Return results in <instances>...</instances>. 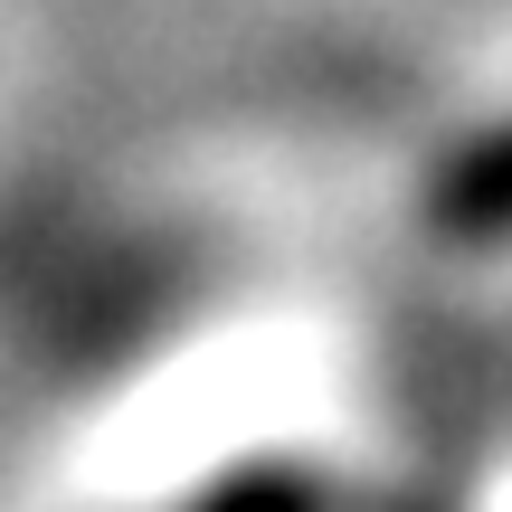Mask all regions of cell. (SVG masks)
Segmentation results:
<instances>
[{
  "label": "cell",
  "instance_id": "obj_1",
  "mask_svg": "<svg viewBox=\"0 0 512 512\" xmlns=\"http://www.w3.org/2000/svg\"><path fill=\"white\" fill-rule=\"evenodd\" d=\"M427 228L456 247H503L512 238V114L465 133L427 181Z\"/></svg>",
  "mask_w": 512,
  "mask_h": 512
},
{
  "label": "cell",
  "instance_id": "obj_2",
  "mask_svg": "<svg viewBox=\"0 0 512 512\" xmlns=\"http://www.w3.org/2000/svg\"><path fill=\"white\" fill-rule=\"evenodd\" d=\"M209 512H304V494H294L285 475H247V484H228Z\"/></svg>",
  "mask_w": 512,
  "mask_h": 512
}]
</instances>
